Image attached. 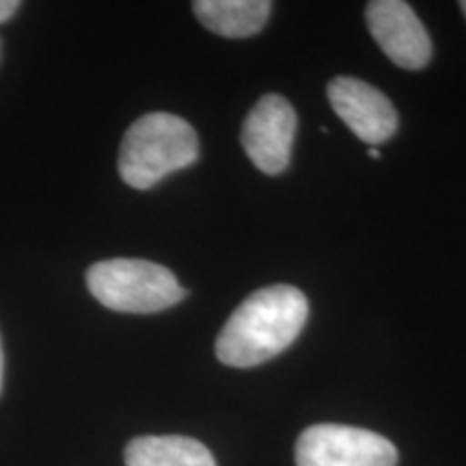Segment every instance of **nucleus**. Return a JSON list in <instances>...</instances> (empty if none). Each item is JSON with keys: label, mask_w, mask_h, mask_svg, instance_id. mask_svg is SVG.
Listing matches in <instances>:
<instances>
[{"label": "nucleus", "mask_w": 466, "mask_h": 466, "mask_svg": "<svg viewBox=\"0 0 466 466\" xmlns=\"http://www.w3.org/2000/svg\"><path fill=\"white\" fill-rule=\"evenodd\" d=\"M309 318V302L294 285H270L242 302L217 339L220 363L247 370L275 359L299 339Z\"/></svg>", "instance_id": "1"}, {"label": "nucleus", "mask_w": 466, "mask_h": 466, "mask_svg": "<svg viewBox=\"0 0 466 466\" xmlns=\"http://www.w3.org/2000/svg\"><path fill=\"white\" fill-rule=\"evenodd\" d=\"M197 158L199 138L188 121L171 113H149L134 121L121 141L119 175L132 188L147 190Z\"/></svg>", "instance_id": "2"}, {"label": "nucleus", "mask_w": 466, "mask_h": 466, "mask_svg": "<svg viewBox=\"0 0 466 466\" xmlns=\"http://www.w3.org/2000/svg\"><path fill=\"white\" fill-rule=\"evenodd\" d=\"M86 285L100 305L119 313H158L186 299V289L168 268L147 259L97 261Z\"/></svg>", "instance_id": "3"}, {"label": "nucleus", "mask_w": 466, "mask_h": 466, "mask_svg": "<svg viewBox=\"0 0 466 466\" xmlns=\"http://www.w3.org/2000/svg\"><path fill=\"white\" fill-rule=\"evenodd\" d=\"M398 450L389 439L352 425L319 423L296 441V466H395Z\"/></svg>", "instance_id": "4"}, {"label": "nucleus", "mask_w": 466, "mask_h": 466, "mask_svg": "<svg viewBox=\"0 0 466 466\" xmlns=\"http://www.w3.org/2000/svg\"><path fill=\"white\" fill-rule=\"evenodd\" d=\"M296 127L294 106L277 93H268L244 121L242 147L261 173L279 175L289 165Z\"/></svg>", "instance_id": "5"}, {"label": "nucleus", "mask_w": 466, "mask_h": 466, "mask_svg": "<svg viewBox=\"0 0 466 466\" xmlns=\"http://www.w3.org/2000/svg\"><path fill=\"white\" fill-rule=\"evenodd\" d=\"M371 37L395 66L421 69L432 58V39L415 11L401 0H374L365 11Z\"/></svg>", "instance_id": "6"}, {"label": "nucleus", "mask_w": 466, "mask_h": 466, "mask_svg": "<svg viewBox=\"0 0 466 466\" xmlns=\"http://www.w3.org/2000/svg\"><path fill=\"white\" fill-rule=\"evenodd\" d=\"M326 93L337 116L371 147L387 143L398 130V110L376 86L339 76L330 80Z\"/></svg>", "instance_id": "7"}, {"label": "nucleus", "mask_w": 466, "mask_h": 466, "mask_svg": "<svg viewBox=\"0 0 466 466\" xmlns=\"http://www.w3.org/2000/svg\"><path fill=\"white\" fill-rule=\"evenodd\" d=\"M192 9L208 31L247 39L266 26L272 5L268 0H197Z\"/></svg>", "instance_id": "8"}, {"label": "nucleus", "mask_w": 466, "mask_h": 466, "mask_svg": "<svg viewBox=\"0 0 466 466\" xmlns=\"http://www.w3.org/2000/svg\"><path fill=\"white\" fill-rule=\"evenodd\" d=\"M126 466H217V460L188 436H138L127 442Z\"/></svg>", "instance_id": "9"}, {"label": "nucleus", "mask_w": 466, "mask_h": 466, "mask_svg": "<svg viewBox=\"0 0 466 466\" xmlns=\"http://www.w3.org/2000/svg\"><path fill=\"white\" fill-rule=\"evenodd\" d=\"M17 9H20V3H15V0H0V25L11 20Z\"/></svg>", "instance_id": "10"}, {"label": "nucleus", "mask_w": 466, "mask_h": 466, "mask_svg": "<svg viewBox=\"0 0 466 466\" xmlns=\"http://www.w3.org/2000/svg\"><path fill=\"white\" fill-rule=\"evenodd\" d=\"M3 370H5V357H3V343H0V391H3Z\"/></svg>", "instance_id": "11"}, {"label": "nucleus", "mask_w": 466, "mask_h": 466, "mask_svg": "<svg viewBox=\"0 0 466 466\" xmlns=\"http://www.w3.org/2000/svg\"><path fill=\"white\" fill-rule=\"evenodd\" d=\"M367 154H370L371 158H380V151H378L376 147H370V149H367Z\"/></svg>", "instance_id": "12"}, {"label": "nucleus", "mask_w": 466, "mask_h": 466, "mask_svg": "<svg viewBox=\"0 0 466 466\" xmlns=\"http://www.w3.org/2000/svg\"><path fill=\"white\" fill-rule=\"evenodd\" d=\"M460 9H462V14L466 17V0H464V3H460Z\"/></svg>", "instance_id": "13"}]
</instances>
